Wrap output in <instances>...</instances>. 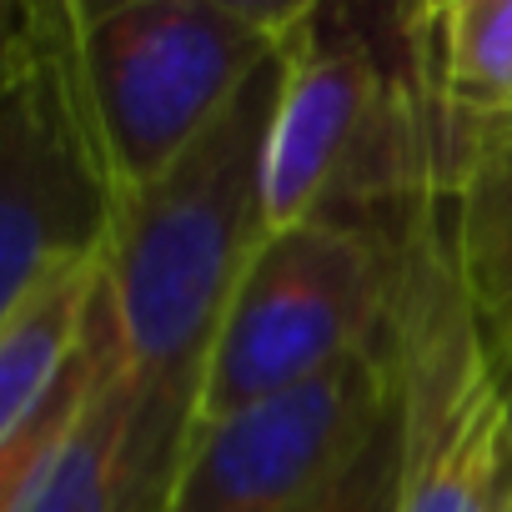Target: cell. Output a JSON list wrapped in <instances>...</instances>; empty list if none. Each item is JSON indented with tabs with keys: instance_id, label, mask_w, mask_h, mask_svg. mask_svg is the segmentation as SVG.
<instances>
[{
	"instance_id": "1",
	"label": "cell",
	"mask_w": 512,
	"mask_h": 512,
	"mask_svg": "<svg viewBox=\"0 0 512 512\" xmlns=\"http://www.w3.org/2000/svg\"><path fill=\"white\" fill-rule=\"evenodd\" d=\"M282 76L287 41L161 181L121 201L106 282L131 372L156 392L201 402L226 302L267 236V146Z\"/></svg>"
},
{
	"instance_id": "2",
	"label": "cell",
	"mask_w": 512,
	"mask_h": 512,
	"mask_svg": "<svg viewBox=\"0 0 512 512\" xmlns=\"http://www.w3.org/2000/svg\"><path fill=\"white\" fill-rule=\"evenodd\" d=\"M432 151L417 6H317L287 36L267 146V231L342 211H402Z\"/></svg>"
},
{
	"instance_id": "3",
	"label": "cell",
	"mask_w": 512,
	"mask_h": 512,
	"mask_svg": "<svg viewBox=\"0 0 512 512\" xmlns=\"http://www.w3.org/2000/svg\"><path fill=\"white\" fill-rule=\"evenodd\" d=\"M407 206L392 216L322 211L262 236L211 342L196 427L297 392L387 342Z\"/></svg>"
},
{
	"instance_id": "4",
	"label": "cell",
	"mask_w": 512,
	"mask_h": 512,
	"mask_svg": "<svg viewBox=\"0 0 512 512\" xmlns=\"http://www.w3.org/2000/svg\"><path fill=\"white\" fill-rule=\"evenodd\" d=\"M307 0H76L121 201L161 181L292 36Z\"/></svg>"
},
{
	"instance_id": "5",
	"label": "cell",
	"mask_w": 512,
	"mask_h": 512,
	"mask_svg": "<svg viewBox=\"0 0 512 512\" xmlns=\"http://www.w3.org/2000/svg\"><path fill=\"white\" fill-rule=\"evenodd\" d=\"M387 347L407 417L402 512H497L507 407L492 362L482 352L477 317L457 267L452 181H447V141L437 101H432L427 176L402 226V282Z\"/></svg>"
},
{
	"instance_id": "6",
	"label": "cell",
	"mask_w": 512,
	"mask_h": 512,
	"mask_svg": "<svg viewBox=\"0 0 512 512\" xmlns=\"http://www.w3.org/2000/svg\"><path fill=\"white\" fill-rule=\"evenodd\" d=\"M116 216L121 186L81 71L76 0H11L0 16V307L106 256Z\"/></svg>"
},
{
	"instance_id": "7",
	"label": "cell",
	"mask_w": 512,
	"mask_h": 512,
	"mask_svg": "<svg viewBox=\"0 0 512 512\" xmlns=\"http://www.w3.org/2000/svg\"><path fill=\"white\" fill-rule=\"evenodd\" d=\"M397 392L392 347H372L327 377L196 427L161 512H307L352 462Z\"/></svg>"
},
{
	"instance_id": "8",
	"label": "cell",
	"mask_w": 512,
	"mask_h": 512,
	"mask_svg": "<svg viewBox=\"0 0 512 512\" xmlns=\"http://www.w3.org/2000/svg\"><path fill=\"white\" fill-rule=\"evenodd\" d=\"M191 437L196 402L126 367L46 457L0 487V512H161Z\"/></svg>"
},
{
	"instance_id": "9",
	"label": "cell",
	"mask_w": 512,
	"mask_h": 512,
	"mask_svg": "<svg viewBox=\"0 0 512 512\" xmlns=\"http://www.w3.org/2000/svg\"><path fill=\"white\" fill-rule=\"evenodd\" d=\"M442 111L457 267L497 387H512V116L457 121Z\"/></svg>"
},
{
	"instance_id": "10",
	"label": "cell",
	"mask_w": 512,
	"mask_h": 512,
	"mask_svg": "<svg viewBox=\"0 0 512 512\" xmlns=\"http://www.w3.org/2000/svg\"><path fill=\"white\" fill-rule=\"evenodd\" d=\"M106 292V256L61 267L0 307V437L16 432L46 392L71 372L96 302Z\"/></svg>"
},
{
	"instance_id": "11",
	"label": "cell",
	"mask_w": 512,
	"mask_h": 512,
	"mask_svg": "<svg viewBox=\"0 0 512 512\" xmlns=\"http://www.w3.org/2000/svg\"><path fill=\"white\" fill-rule=\"evenodd\" d=\"M417 46L447 116H512V0H427L417 6Z\"/></svg>"
},
{
	"instance_id": "12",
	"label": "cell",
	"mask_w": 512,
	"mask_h": 512,
	"mask_svg": "<svg viewBox=\"0 0 512 512\" xmlns=\"http://www.w3.org/2000/svg\"><path fill=\"white\" fill-rule=\"evenodd\" d=\"M402 487H407V417L402 397L392 392L367 442L352 452V462L322 487V497L307 512H402Z\"/></svg>"
},
{
	"instance_id": "13",
	"label": "cell",
	"mask_w": 512,
	"mask_h": 512,
	"mask_svg": "<svg viewBox=\"0 0 512 512\" xmlns=\"http://www.w3.org/2000/svg\"><path fill=\"white\" fill-rule=\"evenodd\" d=\"M497 512H512V452L502 457V477H497Z\"/></svg>"
},
{
	"instance_id": "14",
	"label": "cell",
	"mask_w": 512,
	"mask_h": 512,
	"mask_svg": "<svg viewBox=\"0 0 512 512\" xmlns=\"http://www.w3.org/2000/svg\"><path fill=\"white\" fill-rule=\"evenodd\" d=\"M502 407H507V452H512V387L502 392Z\"/></svg>"
}]
</instances>
